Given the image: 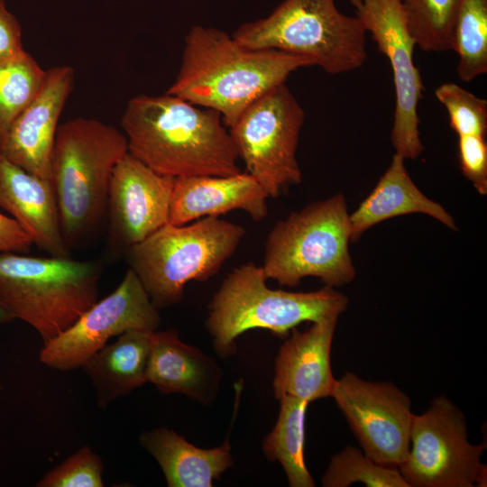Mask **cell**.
I'll use <instances>...</instances> for the list:
<instances>
[{
  "label": "cell",
  "mask_w": 487,
  "mask_h": 487,
  "mask_svg": "<svg viewBox=\"0 0 487 487\" xmlns=\"http://www.w3.org/2000/svg\"><path fill=\"white\" fill-rule=\"evenodd\" d=\"M128 152L172 178L241 172L221 115L165 93L131 98L122 117Z\"/></svg>",
  "instance_id": "cell-1"
},
{
  "label": "cell",
  "mask_w": 487,
  "mask_h": 487,
  "mask_svg": "<svg viewBox=\"0 0 487 487\" xmlns=\"http://www.w3.org/2000/svg\"><path fill=\"white\" fill-rule=\"evenodd\" d=\"M309 66L305 57L250 49L224 31L195 25L185 37L179 72L166 93L218 112L228 128L253 102Z\"/></svg>",
  "instance_id": "cell-2"
},
{
  "label": "cell",
  "mask_w": 487,
  "mask_h": 487,
  "mask_svg": "<svg viewBox=\"0 0 487 487\" xmlns=\"http://www.w3.org/2000/svg\"><path fill=\"white\" fill-rule=\"evenodd\" d=\"M127 153L125 134L96 119L78 117L59 126L50 180L68 247L103 216L114 169Z\"/></svg>",
  "instance_id": "cell-3"
},
{
  "label": "cell",
  "mask_w": 487,
  "mask_h": 487,
  "mask_svg": "<svg viewBox=\"0 0 487 487\" xmlns=\"http://www.w3.org/2000/svg\"><path fill=\"white\" fill-rule=\"evenodd\" d=\"M262 265L234 268L223 280L209 304L207 328L220 354H229L243 333L262 328L280 336L302 322L338 319L348 298L332 287L308 292L273 289L267 286Z\"/></svg>",
  "instance_id": "cell-4"
},
{
  "label": "cell",
  "mask_w": 487,
  "mask_h": 487,
  "mask_svg": "<svg viewBox=\"0 0 487 487\" xmlns=\"http://www.w3.org/2000/svg\"><path fill=\"white\" fill-rule=\"evenodd\" d=\"M99 265L69 257L0 253V304L43 344L72 326L98 297Z\"/></svg>",
  "instance_id": "cell-5"
},
{
  "label": "cell",
  "mask_w": 487,
  "mask_h": 487,
  "mask_svg": "<svg viewBox=\"0 0 487 487\" xmlns=\"http://www.w3.org/2000/svg\"><path fill=\"white\" fill-rule=\"evenodd\" d=\"M350 241L346 200L335 194L278 221L267 235L262 267L267 279L281 286L295 287L306 277L332 288L343 286L356 274Z\"/></svg>",
  "instance_id": "cell-6"
},
{
  "label": "cell",
  "mask_w": 487,
  "mask_h": 487,
  "mask_svg": "<svg viewBox=\"0 0 487 487\" xmlns=\"http://www.w3.org/2000/svg\"><path fill=\"white\" fill-rule=\"evenodd\" d=\"M245 229L219 216L166 224L128 251V262L157 308L179 303L187 283L206 281L234 253Z\"/></svg>",
  "instance_id": "cell-7"
},
{
  "label": "cell",
  "mask_w": 487,
  "mask_h": 487,
  "mask_svg": "<svg viewBox=\"0 0 487 487\" xmlns=\"http://www.w3.org/2000/svg\"><path fill=\"white\" fill-rule=\"evenodd\" d=\"M232 36L250 49L305 57L331 75L355 70L368 57L364 27L355 15L341 13L335 0H284Z\"/></svg>",
  "instance_id": "cell-8"
},
{
  "label": "cell",
  "mask_w": 487,
  "mask_h": 487,
  "mask_svg": "<svg viewBox=\"0 0 487 487\" xmlns=\"http://www.w3.org/2000/svg\"><path fill=\"white\" fill-rule=\"evenodd\" d=\"M304 121L302 106L284 83L253 102L228 127L246 172L269 198L302 181L297 149Z\"/></svg>",
  "instance_id": "cell-9"
},
{
  "label": "cell",
  "mask_w": 487,
  "mask_h": 487,
  "mask_svg": "<svg viewBox=\"0 0 487 487\" xmlns=\"http://www.w3.org/2000/svg\"><path fill=\"white\" fill-rule=\"evenodd\" d=\"M482 453V445L468 441L462 410L441 395L414 415L409 451L399 471L409 487L483 486Z\"/></svg>",
  "instance_id": "cell-10"
},
{
  "label": "cell",
  "mask_w": 487,
  "mask_h": 487,
  "mask_svg": "<svg viewBox=\"0 0 487 487\" xmlns=\"http://www.w3.org/2000/svg\"><path fill=\"white\" fill-rule=\"evenodd\" d=\"M355 16L370 32L393 74L395 110L391 141L396 153L415 160L424 150L418 107L425 89L414 63L416 43L407 26L400 0H350Z\"/></svg>",
  "instance_id": "cell-11"
},
{
  "label": "cell",
  "mask_w": 487,
  "mask_h": 487,
  "mask_svg": "<svg viewBox=\"0 0 487 487\" xmlns=\"http://www.w3.org/2000/svg\"><path fill=\"white\" fill-rule=\"evenodd\" d=\"M366 456L399 467L407 458L414 415L409 396L389 381H370L346 372L331 396Z\"/></svg>",
  "instance_id": "cell-12"
},
{
  "label": "cell",
  "mask_w": 487,
  "mask_h": 487,
  "mask_svg": "<svg viewBox=\"0 0 487 487\" xmlns=\"http://www.w3.org/2000/svg\"><path fill=\"white\" fill-rule=\"evenodd\" d=\"M161 317L139 278L128 269L118 287L96 301L64 332L44 344L40 361L60 371L81 365L108 339L131 329L156 331Z\"/></svg>",
  "instance_id": "cell-13"
},
{
  "label": "cell",
  "mask_w": 487,
  "mask_h": 487,
  "mask_svg": "<svg viewBox=\"0 0 487 487\" xmlns=\"http://www.w3.org/2000/svg\"><path fill=\"white\" fill-rule=\"evenodd\" d=\"M174 179L129 152L119 161L107 198L111 247L128 251L169 223Z\"/></svg>",
  "instance_id": "cell-14"
},
{
  "label": "cell",
  "mask_w": 487,
  "mask_h": 487,
  "mask_svg": "<svg viewBox=\"0 0 487 487\" xmlns=\"http://www.w3.org/2000/svg\"><path fill=\"white\" fill-rule=\"evenodd\" d=\"M74 82V69L58 66L46 72L33 100L12 124L0 153L14 164L50 179L51 154L58 123Z\"/></svg>",
  "instance_id": "cell-15"
},
{
  "label": "cell",
  "mask_w": 487,
  "mask_h": 487,
  "mask_svg": "<svg viewBox=\"0 0 487 487\" xmlns=\"http://www.w3.org/2000/svg\"><path fill=\"white\" fill-rule=\"evenodd\" d=\"M337 319L313 322L304 331L291 330L275 361L272 382L277 400L292 396L308 402L331 396L335 378L331 346Z\"/></svg>",
  "instance_id": "cell-16"
},
{
  "label": "cell",
  "mask_w": 487,
  "mask_h": 487,
  "mask_svg": "<svg viewBox=\"0 0 487 487\" xmlns=\"http://www.w3.org/2000/svg\"><path fill=\"white\" fill-rule=\"evenodd\" d=\"M269 196L249 173L190 176L174 179L169 223L185 225L233 210L244 211L260 222L268 216Z\"/></svg>",
  "instance_id": "cell-17"
},
{
  "label": "cell",
  "mask_w": 487,
  "mask_h": 487,
  "mask_svg": "<svg viewBox=\"0 0 487 487\" xmlns=\"http://www.w3.org/2000/svg\"><path fill=\"white\" fill-rule=\"evenodd\" d=\"M0 207L53 257H69L51 182L14 164L0 153Z\"/></svg>",
  "instance_id": "cell-18"
},
{
  "label": "cell",
  "mask_w": 487,
  "mask_h": 487,
  "mask_svg": "<svg viewBox=\"0 0 487 487\" xmlns=\"http://www.w3.org/2000/svg\"><path fill=\"white\" fill-rule=\"evenodd\" d=\"M219 379L214 360L183 343L177 331L154 332L147 381L161 393H182L207 402Z\"/></svg>",
  "instance_id": "cell-19"
},
{
  "label": "cell",
  "mask_w": 487,
  "mask_h": 487,
  "mask_svg": "<svg viewBox=\"0 0 487 487\" xmlns=\"http://www.w3.org/2000/svg\"><path fill=\"white\" fill-rule=\"evenodd\" d=\"M404 162L405 159L395 153L372 191L350 215L352 241L381 222L413 213L427 215L452 230L457 229L452 216L417 187Z\"/></svg>",
  "instance_id": "cell-20"
},
{
  "label": "cell",
  "mask_w": 487,
  "mask_h": 487,
  "mask_svg": "<svg viewBox=\"0 0 487 487\" xmlns=\"http://www.w3.org/2000/svg\"><path fill=\"white\" fill-rule=\"evenodd\" d=\"M155 331L131 329L90 356L81 368L90 378L97 404L112 400L147 382V369Z\"/></svg>",
  "instance_id": "cell-21"
},
{
  "label": "cell",
  "mask_w": 487,
  "mask_h": 487,
  "mask_svg": "<svg viewBox=\"0 0 487 487\" xmlns=\"http://www.w3.org/2000/svg\"><path fill=\"white\" fill-rule=\"evenodd\" d=\"M140 444L160 464L170 487H211L233 464L231 446L202 449L164 427L143 432Z\"/></svg>",
  "instance_id": "cell-22"
},
{
  "label": "cell",
  "mask_w": 487,
  "mask_h": 487,
  "mask_svg": "<svg viewBox=\"0 0 487 487\" xmlns=\"http://www.w3.org/2000/svg\"><path fill=\"white\" fill-rule=\"evenodd\" d=\"M279 400L277 422L262 444L264 455L282 465L289 486L313 487L315 482L304 457L305 416L309 402L292 396Z\"/></svg>",
  "instance_id": "cell-23"
},
{
  "label": "cell",
  "mask_w": 487,
  "mask_h": 487,
  "mask_svg": "<svg viewBox=\"0 0 487 487\" xmlns=\"http://www.w3.org/2000/svg\"><path fill=\"white\" fill-rule=\"evenodd\" d=\"M46 72L25 50L0 61V146L15 118L41 89Z\"/></svg>",
  "instance_id": "cell-24"
},
{
  "label": "cell",
  "mask_w": 487,
  "mask_h": 487,
  "mask_svg": "<svg viewBox=\"0 0 487 487\" xmlns=\"http://www.w3.org/2000/svg\"><path fill=\"white\" fill-rule=\"evenodd\" d=\"M457 74L469 82L487 73V0H459L453 33Z\"/></svg>",
  "instance_id": "cell-25"
},
{
  "label": "cell",
  "mask_w": 487,
  "mask_h": 487,
  "mask_svg": "<svg viewBox=\"0 0 487 487\" xmlns=\"http://www.w3.org/2000/svg\"><path fill=\"white\" fill-rule=\"evenodd\" d=\"M416 46L427 52L453 50L459 0H400Z\"/></svg>",
  "instance_id": "cell-26"
},
{
  "label": "cell",
  "mask_w": 487,
  "mask_h": 487,
  "mask_svg": "<svg viewBox=\"0 0 487 487\" xmlns=\"http://www.w3.org/2000/svg\"><path fill=\"white\" fill-rule=\"evenodd\" d=\"M357 482L370 487H409L399 469L376 464L359 448L347 446L331 457L321 484L348 487Z\"/></svg>",
  "instance_id": "cell-27"
},
{
  "label": "cell",
  "mask_w": 487,
  "mask_h": 487,
  "mask_svg": "<svg viewBox=\"0 0 487 487\" xmlns=\"http://www.w3.org/2000/svg\"><path fill=\"white\" fill-rule=\"evenodd\" d=\"M436 99L448 113L450 126L458 136L486 137L487 101L461 86L446 82L435 91Z\"/></svg>",
  "instance_id": "cell-28"
},
{
  "label": "cell",
  "mask_w": 487,
  "mask_h": 487,
  "mask_svg": "<svg viewBox=\"0 0 487 487\" xmlns=\"http://www.w3.org/2000/svg\"><path fill=\"white\" fill-rule=\"evenodd\" d=\"M103 464L88 446H83L70 457L46 473L38 487H102Z\"/></svg>",
  "instance_id": "cell-29"
},
{
  "label": "cell",
  "mask_w": 487,
  "mask_h": 487,
  "mask_svg": "<svg viewBox=\"0 0 487 487\" xmlns=\"http://www.w3.org/2000/svg\"><path fill=\"white\" fill-rule=\"evenodd\" d=\"M458 157L464 177L481 195L487 193V142L478 135L458 136Z\"/></svg>",
  "instance_id": "cell-30"
},
{
  "label": "cell",
  "mask_w": 487,
  "mask_h": 487,
  "mask_svg": "<svg viewBox=\"0 0 487 487\" xmlns=\"http://www.w3.org/2000/svg\"><path fill=\"white\" fill-rule=\"evenodd\" d=\"M23 51L24 49L20 23L7 9L5 1L0 0V61Z\"/></svg>",
  "instance_id": "cell-31"
},
{
  "label": "cell",
  "mask_w": 487,
  "mask_h": 487,
  "mask_svg": "<svg viewBox=\"0 0 487 487\" xmlns=\"http://www.w3.org/2000/svg\"><path fill=\"white\" fill-rule=\"evenodd\" d=\"M33 244L26 231L12 217L0 213V253H21Z\"/></svg>",
  "instance_id": "cell-32"
},
{
  "label": "cell",
  "mask_w": 487,
  "mask_h": 487,
  "mask_svg": "<svg viewBox=\"0 0 487 487\" xmlns=\"http://www.w3.org/2000/svg\"><path fill=\"white\" fill-rule=\"evenodd\" d=\"M13 316L0 304V324L14 320Z\"/></svg>",
  "instance_id": "cell-33"
}]
</instances>
